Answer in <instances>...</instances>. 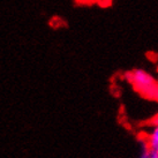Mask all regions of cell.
<instances>
[{
	"label": "cell",
	"instance_id": "3",
	"mask_svg": "<svg viewBox=\"0 0 158 158\" xmlns=\"http://www.w3.org/2000/svg\"><path fill=\"white\" fill-rule=\"evenodd\" d=\"M48 26L51 27L52 29H60V28L66 27L67 23L62 18L54 15V16H52V18L50 19V21H48Z\"/></svg>",
	"mask_w": 158,
	"mask_h": 158
},
{
	"label": "cell",
	"instance_id": "5",
	"mask_svg": "<svg viewBox=\"0 0 158 158\" xmlns=\"http://www.w3.org/2000/svg\"><path fill=\"white\" fill-rule=\"evenodd\" d=\"M152 123H154V126H158V112H157V114H156V115L154 117Z\"/></svg>",
	"mask_w": 158,
	"mask_h": 158
},
{
	"label": "cell",
	"instance_id": "4",
	"mask_svg": "<svg viewBox=\"0 0 158 158\" xmlns=\"http://www.w3.org/2000/svg\"><path fill=\"white\" fill-rule=\"evenodd\" d=\"M154 155L152 152H150V151H148L147 149L143 150V152L141 154V156L139 158H154Z\"/></svg>",
	"mask_w": 158,
	"mask_h": 158
},
{
	"label": "cell",
	"instance_id": "2",
	"mask_svg": "<svg viewBox=\"0 0 158 158\" xmlns=\"http://www.w3.org/2000/svg\"><path fill=\"white\" fill-rule=\"evenodd\" d=\"M145 149L152 152L155 155H158V126H152L144 137Z\"/></svg>",
	"mask_w": 158,
	"mask_h": 158
},
{
	"label": "cell",
	"instance_id": "1",
	"mask_svg": "<svg viewBox=\"0 0 158 158\" xmlns=\"http://www.w3.org/2000/svg\"><path fill=\"white\" fill-rule=\"evenodd\" d=\"M128 79L136 90L148 97L158 98V84L150 73L144 69H135L129 73Z\"/></svg>",
	"mask_w": 158,
	"mask_h": 158
},
{
	"label": "cell",
	"instance_id": "6",
	"mask_svg": "<svg viewBox=\"0 0 158 158\" xmlns=\"http://www.w3.org/2000/svg\"><path fill=\"white\" fill-rule=\"evenodd\" d=\"M154 158H158V155H154Z\"/></svg>",
	"mask_w": 158,
	"mask_h": 158
}]
</instances>
